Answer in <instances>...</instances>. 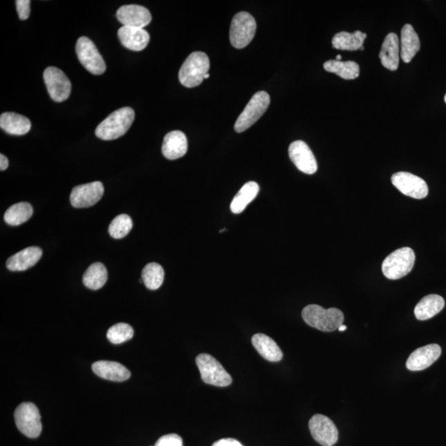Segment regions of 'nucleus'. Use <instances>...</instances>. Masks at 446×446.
Masks as SVG:
<instances>
[{
    "label": "nucleus",
    "mask_w": 446,
    "mask_h": 446,
    "mask_svg": "<svg viewBox=\"0 0 446 446\" xmlns=\"http://www.w3.org/2000/svg\"><path fill=\"white\" fill-rule=\"evenodd\" d=\"M118 36L123 46L134 52H141L150 41V35L143 28L122 26L119 28Z\"/></svg>",
    "instance_id": "f3484780"
},
{
    "label": "nucleus",
    "mask_w": 446,
    "mask_h": 446,
    "mask_svg": "<svg viewBox=\"0 0 446 446\" xmlns=\"http://www.w3.org/2000/svg\"><path fill=\"white\" fill-rule=\"evenodd\" d=\"M133 327L127 324H118L110 327L107 333L109 341L113 344H121L133 338Z\"/></svg>",
    "instance_id": "473e14b6"
},
{
    "label": "nucleus",
    "mask_w": 446,
    "mask_h": 446,
    "mask_svg": "<svg viewBox=\"0 0 446 446\" xmlns=\"http://www.w3.org/2000/svg\"><path fill=\"white\" fill-rule=\"evenodd\" d=\"M335 61L341 62L342 61V56L341 55H338L337 57V59H335Z\"/></svg>",
    "instance_id": "58836bf2"
},
{
    "label": "nucleus",
    "mask_w": 446,
    "mask_h": 446,
    "mask_svg": "<svg viewBox=\"0 0 446 446\" xmlns=\"http://www.w3.org/2000/svg\"><path fill=\"white\" fill-rule=\"evenodd\" d=\"M42 256V250L37 246L25 248L14 254L6 263V266L11 271H24L35 266Z\"/></svg>",
    "instance_id": "412c9836"
},
{
    "label": "nucleus",
    "mask_w": 446,
    "mask_h": 446,
    "mask_svg": "<svg viewBox=\"0 0 446 446\" xmlns=\"http://www.w3.org/2000/svg\"><path fill=\"white\" fill-rule=\"evenodd\" d=\"M0 127L7 133L15 136L27 134L31 129L29 119L15 113H3L0 117Z\"/></svg>",
    "instance_id": "393cba45"
},
{
    "label": "nucleus",
    "mask_w": 446,
    "mask_h": 446,
    "mask_svg": "<svg viewBox=\"0 0 446 446\" xmlns=\"http://www.w3.org/2000/svg\"><path fill=\"white\" fill-rule=\"evenodd\" d=\"M212 446H243V445H242L239 443V441L235 439L226 438V439H222V440L216 441V443L214 445H212Z\"/></svg>",
    "instance_id": "c9c22d12"
},
{
    "label": "nucleus",
    "mask_w": 446,
    "mask_h": 446,
    "mask_svg": "<svg viewBox=\"0 0 446 446\" xmlns=\"http://www.w3.org/2000/svg\"><path fill=\"white\" fill-rule=\"evenodd\" d=\"M165 272L157 263H149L142 270V279L148 290H156L162 286Z\"/></svg>",
    "instance_id": "7c9ffc66"
},
{
    "label": "nucleus",
    "mask_w": 446,
    "mask_h": 446,
    "mask_svg": "<svg viewBox=\"0 0 446 446\" xmlns=\"http://www.w3.org/2000/svg\"><path fill=\"white\" fill-rule=\"evenodd\" d=\"M252 342L254 349L263 358L270 362H279L283 359V352L273 339L265 334L253 335Z\"/></svg>",
    "instance_id": "4be33fe9"
},
{
    "label": "nucleus",
    "mask_w": 446,
    "mask_h": 446,
    "mask_svg": "<svg viewBox=\"0 0 446 446\" xmlns=\"http://www.w3.org/2000/svg\"><path fill=\"white\" fill-rule=\"evenodd\" d=\"M288 154L292 163L300 171L307 175H313L317 172V160L307 143L303 141L292 142L288 148Z\"/></svg>",
    "instance_id": "4468645a"
},
{
    "label": "nucleus",
    "mask_w": 446,
    "mask_h": 446,
    "mask_svg": "<svg viewBox=\"0 0 446 446\" xmlns=\"http://www.w3.org/2000/svg\"><path fill=\"white\" fill-rule=\"evenodd\" d=\"M210 69V61L207 54L195 52L190 54L183 64L178 72V79L187 88L197 87L205 80Z\"/></svg>",
    "instance_id": "7ed1b4c3"
},
{
    "label": "nucleus",
    "mask_w": 446,
    "mask_h": 446,
    "mask_svg": "<svg viewBox=\"0 0 446 446\" xmlns=\"http://www.w3.org/2000/svg\"><path fill=\"white\" fill-rule=\"evenodd\" d=\"M367 34L355 31V32H341L333 38V48L344 50H363L364 41L366 39Z\"/></svg>",
    "instance_id": "a878e982"
},
{
    "label": "nucleus",
    "mask_w": 446,
    "mask_h": 446,
    "mask_svg": "<svg viewBox=\"0 0 446 446\" xmlns=\"http://www.w3.org/2000/svg\"><path fill=\"white\" fill-rule=\"evenodd\" d=\"M400 55V42L397 34L393 32L388 34L382 45L380 53V59L386 69L397 71L399 66V56Z\"/></svg>",
    "instance_id": "aec40b11"
},
{
    "label": "nucleus",
    "mask_w": 446,
    "mask_h": 446,
    "mask_svg": "<svg viewBox=\"0 0 446 446\" xmlns=\"http://www.w3.org/2000/svg\"><path fill=\"white\" fill-rule=\"evenodd\" d=\"M30 3H31V1H29V0H17V11H18L21 20H26L28 19L30 15Z\"/></svg>",
    "instance_id": "f704fd0d"
},
{
    "label": "nucleus",
    "mask_w": 446,
    "mask_h": 446,
    "mask_svg": "<svg viewBox=\"0 0 446 446\" xmlns=\"http://www.w3.org/2000/svg\"><path fill=\"white\" fill-rule=\"evenodd\" d=\"M79 61L86 69L95 75H103L106 64L96 46L87 37H80L75 46Z\"/></svg>",
    "instance_id": "1a4fd4ad"
},
{
    "label": "nucleus",
    "mask_w": 446,
    "mask_h": 446,
    "mask_svg": "<svg viewBox=\"0 0 446 446\" xmlns=\"http://www.w3.org/2000/svg\"><path fill=\"white\" fill-rule=\"evenodd\" d=\"M444 307L445 300L443 297L437 295H427L416 304L415 316L420 321H426L443 311Z\"/></svg>",
    "instance_id": "b1692460"
},
{
    "label": "nucleus",
    "mask_w": 446,
    "mask_h": 446,
    "mask_svg": "<svg viewBox=\"0 0 446 446\" xmlns=\"http://www.w3.org/2000/svg\"><path fill=\"white\" fill-rule=\"evenodd\" d=\"M324 67L326 71L337 74L344 80H355L360 75V66L355 62L330 59L324 63Z\"/></svg>",
    "instance_id": "c85d7f7f"
},
{
    "label": "nucleus",
    "mask_w": 446,
    "mask_h": 446,
    "mask_svg": "<svg viewBox=\"0 0 446 446\" xmlns=\"http://www.w3.org/2000/svg\"><path fill=\"white\" fill-rule=\"evenodd\" d=\"M117 19L122 26L144 28L151 22V15L145 7L129 4L119 8Z\"/></svg>",
    "instance_id": "2eb2a0df"
},
{
    "label": "nucleus",
    "mask_w": 446,
    "mask_h": 446,
    "mask_svg": "<svg viewBox=\"0 0 446 446\" xmlns=\"http://www.w3.org/2000/svg\"><path fill=\"white\" fill-rule=\"evenodd\" d=\"M44 79L49 95L53 101L62 103L70 97L71 83L62 70L53 66L46 68Z\"/></svg>",
    "instance_id": "9d476101"
},
{
    "label": "nucleus",
    "mask_w": 446,
    "mask_h": 446,
    "mask_svg": "<svg viewBox=\"0 0 446 446\" xmlns=\"http://www.w3.org/2000/svg\"><path fill=\"white\" fill-rule=\"evenodd\" d=\"M196 364L205 383L216 387H227L232 384L231 375L214 357L207 354L198 355Z\"/></svg>",
    "instance_id": "0eeeda50"
},
{
    "label": "nucleus",
    "mask_w": 446,
    "mask_h": 446,
    "mask_svg": "<svg viewBox=\"0 0 446 446\" xmlns=\"http://www.w3.org/2000/svg\"><path fill=\"white\" fill-rule=\"evenodd\" d=\"M210 74H207V75H205V79L210 78Z\"/></svg>",
    "instance_id": "ea45409f"
},
{
    "label": "nucleus",
    "mask_w": 446,
    "mask_h": 446,
    "mask_svg": "<svg viewBox=\"0 0 446 446\" xmlns=\"http://www.w3.org/2000/svg\"><path fill=\"white\" fill-rule=\"evenodd\" d=\"M133 228V220L129 215L121 214L116 216L109 225V232L110 236L115 239L125 237Z\"/></svg>",
    "instance_id": "2f4dec72"
},
{
    "label": "nucleus",
    "mask_w": 446,
    "mask_h": 446,
    "mask_svg": "<svg viewBox=\"0 0 446 446\" xmlns=\"http://www.w3.org/2000/svg\"><path fill=\"white\" fill-rule=\"evenodd\" d=\"M257 22L248 12H238L233 17L230 28V41L236 49H242L253 40L257 32Z\"/></svg>",
    "instance_id": "39448f33"
},
{
    "label": "nucleus",
    "mask_w": 446,
    "mask_h": 446,
    "mask_svg": "<svg viewBox=\"0 0 446 446\" xmlns=\"http://www.w3.org/2000/svg\"><path fill=\"white\" fill-rule=\"evenodd\" d=\"M393 185L406 196L422 199L427 196L428 186L422 178L409 172H398L391 178Z\"/></svg>",
    "instance_id": "9b49d317"
},
{
    "label": "nucleus",
    "mask_w": 446,
    "mask_h": 446,
    "mask_svg": "<svg viewBox=\"0 0 446 446\" xmlns=\"http://www.w3.org/2000/svg\"><path fill=\"white\" fill-rule=\"evenodd\" d=\"M8 167V160L7 157L3 154L0 155V169L2 171H6Z\"/></svg>",
    "instance_id": "e433bc0d"
},
{
    "label": "nucleus",
    "mask_w": 446,
    "mask_h": 446,
    "mask_svg": "<svg viewBox=\"0 0 446 446\" xmlns=\"http://www.w3.org/2000/svg\"><path fill=\"white\" fill-rule=\"evenodd\" d=\"M445 104H446V95L445 96Z\"/></svg>",
    "instance_id": "a19ab883"
},
{
    "label": "nucleus",
    "mask_w": 446,
    "mask_h": 446,
    "mask_svg": "<svg viewBox=\"0 0 446 446\" xmlns=\"http://www.w3.org/2000/svg\"><path fill=\"white\" fill-rule=\"evenodd\" d=\"M441 355V348L437 344H431L418 348L407 359L406 366L411 371H420L430 367Z\"/></svg>",
    "instance_id": "dca6fc26"
},
{
    "label": "nucleus",
    "mask_w": 446,
    "mask_h": 446,
    "mask_svg": "<svg viewBox=\"0 0 446 446\" xmlns=\"http://www.w3.org/2000/svg\"><path fill=\"white\" fill-rule=\"evenodd\" d=\"M347 329V326L346 325H342L341 326L339 327L338 331H345Z\"/></svg>",
    "instance_id": "4c0bfd02"
},
{
    "label": "nucleus",
    "mask_w": 446,
    "mask_h": 446,
    "mask_svg": "<svg viewBox=\"0 0 446 446\" xmlns=\"http://www.w3.org/2000/svg\"><path fill=\"white\" fill-rule=\"evenodd\" d=\"M259 191H260V187L254 181L248 182L242 186L231 203V210L233 214H239L243 212L249 203L257 198Z\"/></svg>",
    "instance_id": "bb28decb"
},
{
    "label": "nucleus",
    "mask_w": 446,
    "mask_h": 446,
    "mask_svg": "<svg viewBox=\"0 0 446 446\" xmlns=\"http://www.w3.org/2000/svg\"><path fill=\"white\" fill-rule=\"evenodd\" d=\"M416 256L414 250L402 248L395 250L385 258L382 265V271L387 279L396 280L409 275L415 264Z\"/></svg>",
    "instance_id": "20e7f679"
},
{
    "label": "nucleus",
    "mask_w": 446,
    "mask_h": 446,
    "mask_svg": "<svg viewBox=\"0 0 446 446\" xmlns=\"http://www.w3.org/2000/svg\"><path fill=\"white\" fill-rule=\"evenodd\" d=\"M92 369L96 375L107 380L122 382L129 380L131 376L124 365L113 361H97L92 364Z\"/></svg>",
    "instance_id": "6ab92c4d"
},
{
    "label": "nucleus",
    "mask_w": 446,
    "mask_h": 446,
    "mask_svg": "<svg viewBox=\"0 0 446 446\" xmlns=\"http://www.w3.org/2000/svg\"><path fill=\"white\" fill-rule=\"evenodd\" d=\"M270 104L269 93L266 91L254 93L243 112L241 113L236 121L234 127L236 133H242L254 125L266 113Z\"/></svg>",
    "instance_id": "423d86ee"
},
{
    "label": "nucleus",
    "mask_w": 446,
    "mask_h": 446,
    "mask_svg": "<svg viewBox=\"0 0 446 446\" xmlns=\"http://www.w3.org/2000/svg\"><path fill=\"white\" fill-rule=\"evenodd\" d=\"M310 432L313 439L324 446H333L337 443L338 430L335 425L327 416L314 415L309 420Z\"/></svg>",
    "instance_id": "f8f14e48"
},
{
    "label": "nucleus",
    "mask_w": 446,
    "mask_h": 446,
    "mask_svg": "<svg viewBox=\"0 0 446 446\" xmlns=\"http://www.w3.org/2000/svg\"><path fill=\"white\" fill-rule=\"evenodd\" d=\"M32 214V207L30 203H18L8 208L4 214V221L11 226H19L31 219Z\"/></svg>",
    "instance_id": "c756f323"
},
{
    "label": "nucleus",
    "mask_w": 446,
    "mask_h": 446,
    "mask_svg": "<svg viewBox=\"0 0 446 446\" xmlns=\"http://www.w3.org/2000/svg\"><path fill=\"white\" fill-rule=\"evenodd\" d=\"M134 110L129 107L116 110L96 127L95 135L104 141H112L122 137L134 121Z\"/></svg>",
    "instance_id": "f257e3e1"
},
{
    "label": "nucleus",
    "mask_w": 446,
    "mask_h": 446,
    "mask_svg": "<svg viewBox=\"0 0 446 446\" xmlns=\"http://www.w3.org/2000/svg\"><path fill=\"white\" fill-rule=\"evenodd\" d=\"M17 427L29 438H37L41 432V414L32 402H23L15 413Z\"/></svg>",
    "instance_id": "6e6552de"
},
{
    "label": "nucleus",
    "mask_w": 446,
    "mask_h": 446,
    "mask_svg": "<svg viewBox=\"0 0 446 446\" xmlns=\"http://www.w3.org/2000/svg\"><path fill=\"white\" fill-rule=\"evenodd\" d=\"M400 48L401 58L405 63L411 62L419 52V37L411 24H406L402 28Z\"/></svg>",
    "instance_id": "5701e85b"
},
{
    "label": "nucleus",
    "mask_w": 446,
    "mask_h": 446,
    "mask_svg": "<svg viewBox=\"0 0 446 446\" xmlns=\"http://www.w3.org/2000/svg\"><path fill=\"white\" fill-rule=\"evenodd\" d=\"M188 150V140L181 131H172L165 135L162 149L163 156L169 160L181 158Z\"/></svg>",
    "instance_id": "a211bd4d"
},
{
    "label": "nucleus",
    "mask_w": 446,
    "mask_h": 446,
    "mask_svg": "<svg viewBox=\"0 0 446 446\" xmlns=\"http://www.w3.org/2000/svg\"><path fill=\"white\" fill-rule=\"evenodd\" d=\"M104 193V185L100 181L76 186L71 194V205L76 208L93 206L103 197Z\"/></svg>",
    "instance_id": "ddd939ff"
},
{
    "label": "nucleus",
    "mask_w": 446,
    "mask_h": 446,
    "mask_svg": "<svg viewBox=\"0 0 446 446\" xmlns=\"http://www.w3.org/2000/svg\"><path fill=\"white\" fill-rule=\"evenodd\" d=\"M304 322L317 330L331 333L343 325L344 314L337 308L325 309L319 305L311 304L301 312Z\"/></svg>",
    "instance_id": "f03ea898"
},
{
    "label": "nucleus",
    "mask_w": 446,
    "mask_h": 446,
    "mask_svg": "<svg viewBox=\"0 0 446 446\" xmlns=\"http://www.w3.org/2000/svg\"><path fill=\"white\" fill-rule=\"evenodd\" d=\"M154 446H183V440L180 436L169 434L160 437Z\"/></svg>",
    "instance_id": "72a5a7b5"
},
{
    "label": "nucleus",
    "mask_w": 446,
    "mask_h": 446,
    "mask_svg": "<svg viewBox=\"0 0 446 446\" xmlns=\"http://www.w3.org/2000/svg\"><path fill=\"white\" fill-rule=\"evenodd\" d=\"M108 280V271L100 262L93 263L83 276V283L89 290H97L103 288Z\"/></svg>",
    "instance_id": "cd10ccee"
}]
</instances>
